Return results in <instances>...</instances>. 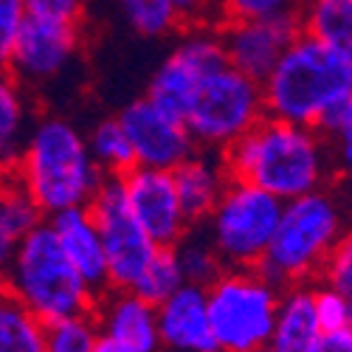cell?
<instances>
[{"label":"cell","instance_id":"obj_19","mask_svg":"<svg viewBox=\"0 0 352 352\" xmlns=\"http://www.w3.org/2000/svg\"><path fill=\"white\" fill-rule=\"evenodd\" d=\"M321 338V327L313 310L310 282L282 287L276 321L265 352H313Z\"/></svg>","mask_w":352,"mask_h":352},{"label":"cell","instance_id":"obj_20","mask_svg":"<svg viewBox=\"0 0 352 352\" xmlns=\"http://www.w3.org/2000/svg\"><path fill=\"white\" fill-rule=\"evenodd\" d=\"M32 122V104L25 99L23 82L9 68H0V178L12 175Z\"/></svg>","mask_w":352,"mask_h":352},{"label":"cell","instance_id":"obj_4","mask_svg":"<svg viewBox=\"0 0 352 352\" xmlns=\"http://www.w3.org/2000/svg\"><path fill=\"white\" fill-rule=\"evenodd\" d=\"M344 234L346 209L333 192L316 189L290 197L282 203L276 231L259 268L279 287L313 282Z\"/></svg>","mask_w":352,"mask_h":352},{"label":"cell","instance_id":"obj_29","mask_svg":"<svg viewBox=\"0 0 352 352\" xmlns=\"http://www.w3.org/2000/svg\"><path fill=\"white\" fill-rule=\"evenodd\" d=\"M310 290H313V310H316L321 333L341 330V327L352 324V305L346 302L344 293H338L333 285L321 282V279L316 285H310Z\"/></svg>","mask_w":352,"mask_h":352},{"label":"cell","instance_id":"obj_21","mask_svg":"<svg viewBox=\"0 0 352 352\" xmlns=\"http://www.w3.org/2000/svg\"><path fill=\"white\" fill-rule=\"evenodd\" d=\"M302 32L336 51L352 68V0H302Z\"/></svg>","mask_w":352,"mask_h":352},{"label":"cell","instance_id":"obj_23","mask_svg":"<svg viewBox=\"0 0 352 352\" xmlns=\"http://www.w3.org/2000/svg\"><path fill=\"white\" fill-rule=\"evenodd\" d=\"M0 352H45V321L0 285Z\"/></svg>","mask_w":352,"mask_h":352},{"label":"cell","instance_id":"obj_8","mask_svg":"<svg viewBox=\"0 0 352 352\" xmlns=\"http://www.w3.org/2000/svg\"><path fill=\"white\" fill-rule=\"evenodd\" d=\"M262 116H265V104H262L259 82L226 63L200 82L184 116V124L195 146L223 153Z\"/></svg>","mask_w":352,"mask_h":352},{"label":"cell","instance_id":"obj_1","mask_svg":"<svg viewBox=\"0 0 352 352\" xmlns=\"http://www.w3.org/2000/svg\"><path fill=\"white\" fill-rule=\"evenodd\" d=\"M231 181H245L282 203L316 189L330 178V153L324 133L290 124L274 116L262 119L223 150Z\"/></svg>","mask_w":352,"mask_h":352},{"label":"cell","instance_id":"obj_26","mask_svg":"<svg viewBox=\"0 0 352 352\" xmlns=\"http://www.w3.org/2000/svg\"><path fill=\"white\" fill-rule=\"evenodd\" d=\"M178 251V259H181V271H184V279L192 282V285H200L206 287L212 285L220 274H223V259L217 256L214 245L209 243V237L203 231H186L181 243L175 245Z\"/></svg>","mask_w":352,"mask_h":352},{"label":"cell","instance_id":"obj_2","mask_svg":"<svg viewBox=\"0 0 352 352\" xmlns=\"http://www.w3.org/2000/svg\"><path fill=\"white\" fill-rule=\"evenodd\" d=\"M9 178L43 217H51L63 209L87 206L104 175L76 124L60 116H43L28 127Z\"/></svg>","mask_w":352,"mask_h":352},{"label":"cell","instance_id":"obj_32","mask_svg":"<svg viewBox=\"0 0 352 352\" xmlns=\"http://www.w3.org/2000/svg\"><path fill=\"white\" fill-rule=\"evenodd\" d=\"M28 12L23 0H0V68H9L17 34L25 23Z\"/></svg>","mask_w":352,"mask_h":352},{"label":"cell","instance_id":"obj_5","mask_svg":"<svg viewBox=\"0 0 352 352\" xmlns=\"http://www.w3.org/2000/svg\"><path fill=\"white\" fill-rule=\"evenodd\" d=\"M0 285L40 316L45 324L74 313L94 310L96 293L82 282L43 217L17 245Z\"/></svg>","mask_w":352,"mask_h":352},{"label":"cell","instance_id":"obj_12","mask_svg":"<svg viewBox=\"0 0 352 352\" xmlns=\"http://www.w3.org/2000/svg\"><path fill=\"white\" fill-rule=\"evenodd\" d=\"M124 197L133 217L155 245H178L192 228L184 214L178 189L172 181V169L133 166L124 178Z\"/></svg>","mask_w":352,"mask_h":352},{"label":"cell","instance_id":"obj_17","mask_svg":"<svg viewBox=\"0 0 352 352\" xmlns=\"http://www.w3.org/2000/svg\"><path fill=\"white\" fill-rule=\"evenodd\" d=\"M56 243H60L63 254L68 256V262L74 265V271L82 276V282L91 287L96 296L110 287V276H107V259H104V248H102V237L99 228L87 212V206H74V209H63L51 217H45Z\"/></svg>","mask_w":352,"mask_h":352},{"label":"cell","instance_id":"obj_24","mask_svg":"<svg viewBox=\"0 0 352 352\" xmlns=\"http://www.w3.org/2000/svg\"><path fill=\"white\" fill-rule=\"evenodd\" d=\"M184 282L186 279H184L181 259H178V251H175V245H158L153 251V256L146 259V265L138 271L135 282L127 290L138 293V296L144 302H150V305H161Z\"/></svg>","mask_w":352,"mask_h":352},{"label":"cell","instance_id":"obj_34","mask_svg":"<svg viewBox=\"0 0 352 352\" xmlns=\"http://www.w3.org/2000/svg\"><path fill=\"white\" fill-rule=\"evenodd\" d=\"M184 25H200L209 17H217V0H172Z\"/></svg>","mask_w":352,"mask_h":352},{"label":"cell","instance_id":"obj_37","mask_svg":"<svg viewBox=\"0 0 352 352\" xmlns=\"http://www.w3.org/2000/svg\"><path fill=\"white\" fill-rule=\"evenodd\" d=\"M341 144H338V158H341V166L352 175V135H344V138H338Z\"/></svg>","mask_w":352,"mask_h":352},{"label":"cell","instance_id":"obj_10","mask_svg":"<svg viewBox=\"0 0 352 352\" xmlns=\"http://www.w3.org/2000/svg\"><path fill=\"white\" fill-rule=\"evenodd\" d=\"M223 65L226 51L220 32L209 25H195L155 68L150 85H146V99L172 119L184 122L200 82Z\"/></svg>","mask_w":352,"mask_h":352},{"label":"cell","instance_id":"obj_31","mask_svg":"<svg viewBox=\"0 0 352 352\" xmlns=\"http://www.w3.org/2000/svg\"><path fill=\"white\" fill-rule=\"evenodd\" d=\"M321 282L333 285L338 293H344L346 302L352 305V228H346V234L336 243V248L330 251L324 268L318 274Z\"/></svg>","mask_w":352,"mask_h":352},{"label":"cell","instance_id":"obj_6","mask_svg":"<svg viewBox=\"0 0 352 352\" xmlns=\"http://www.w3.org/2000/svg\"><path fill=\"white\" fill-rule=\"evenodd\" d=\"M282 287L262 268H223L206 285V307L220 352H265Z\"/></svg>","mask_w":352,"mask_h":352},{"label":"cell","instance_id":"obj_33","mask_svg":"<svg viewBox=\"0 0 352 352\" xmlns=\"http://www.w3.org/2000/svg\"><path fill=\"white\" fill-rule=\"evenodd\" d=\"M23 6L32 17L79 23L85 9H87V0H23Z\"/></svg>","mask_w":352,"mask_h":352},{"label":"cell","instance_id":"obj_28","mask_svg":"<svg viewBox=\"0 0 352 352\" xmlns=\"http://www.w3.org/2000/svg\"><path fill=\"white\" fill-rule=\"evenodd\" d=\"M99 327L94 313H74L45 324V352H94Z\"/></svg>","mask_w":352,"mask_h":352},{"label":"cell","instance_id":"obj_27","mask_svg":"<svg viewBox=\"0 0 352 352\" xmlns=\"http://www.w3.org/2000/svg\"><path fill=\"white\" fill-rule=\"evenodd\" d=\"M119 9L141 37H166L184 25L172 0H119Z\"/></svg>","mask_w":352,"mask_h":352},{"label":"cell","instance_id":"obj_9","mask_svg":"<svg viewBox=\"0 0 352 352\" xmlns=\"http://www.w3.org/2000/svg\"><path fill=\"white\" fill-rule=\"evenodd\" d=\"M87 212L102 237L110 287H130L158 245L133 217L122 178H104L94 197L87 200Z\"/></svg>","mask_w":352,"mask_h":352},{"label":"cell","instance_id":"obj_3","mask_svg":"<svg viewBox=\"0 0 352 352\" xmlns=\"http://www.w3.org/2000/svg\"><path fill=\"white\" fill-rule=\"evenodd\" d=\"M265 116L327 133L352 94V68L310 34H299L259 82Z\"/></svg>","mask_w":352,"mask_h":352},{"label":"cell","instance_id":"obj_15","mask_svg":"<svg viewBox=\"0 0 352 352\" xmlns=\"http://www.w3.org/2000/svg\"><path fill=\"white\" fill-rule=\"evenodd\" d=\"M91 313L99 333L127 346L130 352H164L155 305L144 302L138 293L127 287H107L96 296Z\"/></svg>","mask_w":352,"mask_h":352},{"label":"cell","instance_id":"obj_22","mask_svg":"<svg viewBox=\"0 0 352 352\" xmlns=\"http://www.w3.org/2000/svg\"><path fill=\"white\" fill-rule=\"evenodd\" d=\"M43 220L40 209L28 195L12 181L0 178V276L9 268V262L23 243V237Z\"/></svg>","mask_w":352,"mask_h":352},{"label":"cell","instance_id":"obj_18","mask_svg":"<svg viewBox=\"0 0 352 352\" xmlns=\"http://www.w3.org/2000/svg\"><path fill=\"white\" fill-rule=\"evenodd\" d=\"M172 181L178 189L184 214L192 226L203 223L223 189L228 186V169L223 161V153L206 150V146H195V150L172 169Z\"/></svg>","mask_w":352,"mask_h":352},{"label":"cell","instance_id":"obj_7","mask_svg":"<svg viewBox=\"0 0 352 352\" xmlns=\"http://www.w3.org/2000/svg\"><path fill=\"white\" fill-rule=\"evenodd\" d=\"M282 214V200L245 181H228L206 214L203 234L226 268H259Z\"/></svg>","mask_w":352,"mask_h":352},{"label":"cell","instance_id":"obj_14","mask_svg":"<svg viewBox=\"0 0 352 352\" xmlns=\"http://www.w3.org/2000/svg\"><path fill=\"white\" fill-rule=\"evenodd\" d=\"M116 119L130 138L135 166L175 169L195 150L186 124L158 110L146 96L130 102Z\"/></svg>","mask_w":352,"mask_h":352},{"label":"cell","instance_id":"obj_30","mask_svg":"<svg viewBox=\"0 0 352 352\" xmlns=\"http://www.w3.org/2000/svg\"><path fill=\"white\" fill-rule=\"evenodd\" d=\"M302 0H217V17L226 20H262L299 12Z\"/></svg>","mask_w":352,"mask_h":352},{"label":"cell","instance_id":"obj_36","mask_svg":"<svg viewBox=\"0 0 352 352\" xmlns=\"http://www.w3.org/2000/svg\"><path fill=\"white\" fill-rule=\"evenodd\" d=\"M327 133H333V135H338V138L352 135V94H349V96L344 99V104L338 107V113H336V119H333V124H330Z\"/></svg>","mask_w":352,"mask_h":352},{"label":"cell","instance_id":"obj_35","mask_svg":"<svg viewBox=\"0 0 352 352\" xmlns=\"http://www.w3.org/2000/svg\"><path fill=\"white\" fill-rule=\"evenodd\" d=\"M313 352H352V324L341 327V330L321 333Z\"/></svg>","mask_w":352,"mask_h":352},{"label":"cell","instance_id":"obj_38","mask_svg":"<svg viewBox=\"0 0 352 352\" xmlns=\"http://www.w3.org/2000/svg\"><path fill=\"white\" fill-rule=\"evenodd\" d=\"M94 352H130V349H127V346H122V344H116L113 338H107V336H102V333H99Z\"/></svg>","mask_w":352,"mask_h":352},{"label":"cell","instance_id":"obj_25","mask_svg":"<svg viewBox=\"0 0 352 352\" xmlns=\"http://www.w3.org/2000/svg\"><path fill=\"white\" fill-rule=\"evenodd\" d=\"M87 138V150L91 158L96 161V166L102 169L104 178H124V175L135 166V155L130 138L124 133V127L119 124V119H104L99 122Z\"/></svg>","mask_w":352,"mask_h":352},{"label":"cell","instance_id":"obj_13","mask_svg":"<svg viewBox=\"0 0 352 352\" xmlns=\"http://www.w3.org/2000/svg\"><path fill=\"white\" fill-rule=\"evenodd\" d=\"M76 54H79V23L28 14L17 34L9 71L20 82L43 85L51 79H60L68 71V65L76 60Z\"/></svg>","mask_w":352,"mask_h":352},{"label":"cell","instance_id":"obj_11","mask_svg":"<svg viewBox=\"0 0 352 352\" xmlns=\"http://www.w3.org/2000/svg\"><path fill=\"white\" fill-rule=\"evenodd\" d=\"M226 63L240 74L262 82L285 48L302 34L299 12L262 17V20H226L220 23Z\"/></svg>","mask_w":352,"mask_h":352},{"label":"cell","instance_id":"obj_16","mask_svg":"<svg viewBox=\"0 0 352 352\" xmlns=\"http://www.w3.org/2000/svg\"><path fill=\"white\" fill-rule=\"evenodd\" d=\"M158 313V336L161 349L166 352H220L209 307H206V287L184 282L178 290L155 305Z\"/></svg>","mask_w":352,"mask_h":352}]
</instances>
